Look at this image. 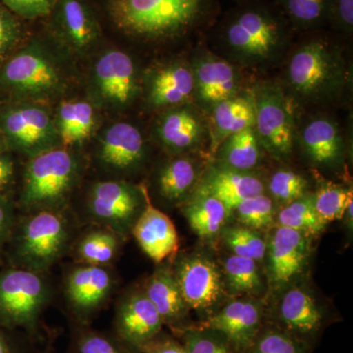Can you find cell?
I'll return each mask as SVG.
<instances>
[{"label":"cell","instance_id":"cell-43","mask_svg":"<svg viewBox=\"0 0 353 353\" xmlns=\"http://www.w3.org/2000/svg\"><path fill=\"white\" fill-rule=\"evenodd\" d=\"M329 25L343 36H352L353 0H332Z\"/></svg>","mask_w":353,"mask_h":353},{"label":"cell","instance_id":"cell-19","mask_svg":"<svg viewBox=\"0 0 353 353\" xmlns=\"http://www.w3.org/2000/svg\"><path fill=\"white\" fill-rule=\"evenodd\" d=\"M265 319L266 314L259 301L236 299L217 309L201 325L220 332L234 347L245 353Z\"/></svg>","mask_w":353,"mask_h":353},{"label":"cell","instance_id":"cell-16","mask_svg":"<svg viewBox=\"0 0 353 353\" xmlns=\"http://www.w3.org/2000/svg\"><path fill=\"white\" fill-rule=\"evenodd\" d=\"M163 327L161 316L143 289L129 290L116 304L113 333L136 352L141 353Z\"/></svg>","mask_w":353,"mask_h":353},{"label":"cell","instance_id":"cell-45","mask_svg":"<svg viewBox=\"0 0 353 353\" xmlns=\"http://www.w3.org/2000/svg\"><path fill=\"white\" fill-rule=\"evenodd\" d=\"M16 224L15 210L10 199L0 194V263L4 248L10 240Z\"/></svg>","mask_w":353,"mask_h":353},{"label":"cell","instance_id":"cell-14","mask_svg":"<svg viewBox=\"0 0 353 353\" xmlns=\"http://www.w3.org/2000/svg\"><path fill=\"white\" fill-rule=\"evenodd\" d=\"M265 321L273 323L312 347L326 327L327 314L310 290L301 285H290Z\"/></svg>","mask_w":353,"mask_h":353},{"label":"cell","instance_id":"cell-24","mask_svg":"<svg viewBox=\"0 0 353 353\" xmlns=\"http://www.w3.org/2000/svg\"><path fill=\"white\" fill-rule=\"evenodd\" d=\"M296 139L308 159L318 166H336L343 159V139L338 125L330 118L317 116L307 121L296 130Z\"/></svg>","mask_w":353,"mask_h":353},{"label":"cell","instance_id":"cell-8","mask_svg":"<svg viewBox=\"0 0 353 353\" xmlns=\"http://www.w3.org/2000/svg\"><path fill=\"white\" fill-rule=\"evenodd\" d=\"M145 187L126 181H102L90 188L87 213L99 227L111 230L120 236L132 234V227L145 206Z\"/></svg>","mask_w":353,"mask_h":353},{"label":"cell","instance_id":"cell-28","mask_svg":"<svg viewBox=\"0 0 353 353\" xmlns=\"http://www.w3.org/2000/svg\"><path fill=\"white\" fill-rule=\"evenodd\" d=\"M230 214L229 209L220 199L201 192H196L183 208V215L192 231L205 240L220 234Z\"/></svg>","mask_w":353,"mask_h":353},{"label":"cell","instance_id":"cell-30","mask_svg":"<svg viewBox=\"0 0 353 353\" xmlns=\"http://www.w3.org/2000/svg\"><path fill=\"white\" fill-rule=\"evenodd\" d=\"M199 180V169L194 160L176 157L160 168L157 188L160 196L169 203L185 201Z\"/></svg>","mask_w":353,"mask_h":353},{"label":"cell","instance_id":"cell-48","mask_svg":"<svg viewBox=\"0 0 353 353\" xmlns=\"http://www.w3.org/2000/svg\"><path fill=\"white\" fill-rule=\"evenodd\" d=\"M14 164L9 157L0 155V192L12 182Z\"/></svg>","mask_w":353,"mask_h":353},{"label":"cell","instance_id":"cell-11","mask_svg":"<svg viewBox=\"0 0 353 353\" xmlns=\"http://www.w3.org/2000/svg\"><path fill=\"white\" fill-rule=\"evenodd\" d=\"M116 279L108 266L78 263L64 279L67 305L78 326H88L108 303Z\"/></svg>","mask_w":353,"mask_h":353},{"label":"cell","instance_id":"cell-12","mask_svg":"<svg viewBox=\"0 0 353 353\" xmlns=\"http://www.w3.org/2000/svg\"><path fill=\"white\" fill-rule=\"evenodd\" d=\"M92 90L99 105L122 109L131 105L139 94L136 65L130 55L121 50H109L95 62Z\"/></svg>","mask_w":353,"mask_h":353},{"label":"cell","instance_id":"cell-26","mask_svg":"<svg viewBox=\"0 0 353 353\" xmlns=\"http://www.w3.org/2000/svg\"><path fill=\"white\" fill-rule=\"evenodd\" d=\"M196 192L220 199L228 209L248 197L265 194V185L259 176L248 172L234 170L221 165L208 172Z\"/></svg>","mask_w":353,"mask_h":353},{"label":"cell","instance_id":"cell-49","mask_svg":"<svg viewBox=\"0 0 353 353\" xmlns=\"http://www.w3.org/2000/svg\"><path fill=\"white\" fill-rule=\"evenodd\" d=\"M2 330L3 329L0 328V353H14L12 347Z\"/></svg>","mask_w":353,"mask_h":353},{"label":"cell","instance_id":"cell-38","mask_svg":"<svg viewBox=\"0 0 353 353\" xmlns=\"http://www.w3.org/2000/svg\"><path fill=\"white\" fill-rule=\"evenodd\" d=\"M188 353H243L216 330L192 325L176 336Z\"/></svg>","mask_w":353,"mask_h":353},{"label":"cell","instance_id":"cell-50","mask_svg":"<svg viewBox=\"0 0 353 353\" xmlns=\"http://www.w3.org/2000/svg\"><path fill=\"white\" fill-rule=\"evenodd\" d=\"M352 204L353 201L350 202V204H348L347 209H345V214H343V219H345V224H347V226L348 229L352 230Z\"/></svg>","mask_w":353,"mask_h":353},{"label":"cell","instance_id":"cell-44","mask_svg":"<svg viewBox=\"0 0 353 353\" xmlns=\"http://www.w3.org/2000/svg\"><path fill=\"white\" fill-rule=\"evenodd\" d=\"M3 2L21 17L36 19L52 13L57 0H3Z\"/></svg>","mask_w":353,"mask_h":353},{"label":"cell","instance_id":"cell-27","mask_svg":"<svg viewBox=\"0 0 353 353\" xmlns=\"http://www.w3.org/2000/svg\"><path fill=\"white\" fill-rule=\"evenodd\" d=\"M211 150L217 152L225 139L254 128L255 110L252 94H236L220 102L210 112Z\"/></svg>","mask_w":353,"mask_h":353},{"label":"cell","instance_id":"cell-4","mask_svg":"<svg viewBox=\"0 0 353 353\" xmlns=\"http://www.w3.org/2000/svg\"><path fill=\"white\" fill-rule=\"evenodd\" d=\"M81 172L75 153L62 146L30 158L23 179L21 206L27 214L64 211Z\"/></svg>","mask_w":353,"mask_h":353},{"label":"cell","instance_id":"cell-10","mask_svg":"<svg viewBox=\"0 0 353 353\" xmlns=\"http://www.w3.org/2000/svg\"><path fill=\"white\" fill-rule=\"evenodd\" d=\"M172 268L183 301L190 310L201 316L202 321L219 309L225 284L214 260L201 252L185 253L176 257Z\"/></svg>","mask_w":353,"mask_h":353},{"label":"cell","instance_id":"cell-32","mask_svg":"<svg viewBox=\"0 0 353 353\" xmlns=\"http://www.w3.org/2000/svg\"><path fill=\"white\" fill-rule=\"evenodd\" d=\"M122 238L105 228L90 230L77 241L76 259L79 263L108 266L119 252Z\"/></svg>","mask_w":353,"mask_h":353},{"label":"cell","instance_id":"cell-25","mask_svg":"<svg viewBox=\"0 0 353 353\" xmlns=\"http://www.w3.org/2000/svg\"><path fill=\"white\" fill-rule=\"evenodd\" d=\"M157 132L167 152L182 154L201 143L205 127L199 114L185 104L166 111L158 122Z\"/></svg>","mask_w":353,"mask_h":353},{"label":"cell","instance_id":"cell-18","mask_svg":"<svg viewBox=\"0 0 353 353\" xmlns=\"http://www.w3.org/2000/svg\"><path fill=\"white\" fill-rule=\"evenodd\" d=\"M145 143L138 128L130 123L111 125L102 134L97 158L102 168L125 175L138 170L145 160Z\"/></svg>","mask_w":353,"mask_h":353},{"label":"cell","instance_id":"cell-2","mask_svg":"<svg viewBox=\"0 0 353 353\" xmlns=\"http://www.w3.org/2000/svg\"><path fill=\"white\" fill-rule=\"evenodd\" d=\"M284 72L285 92L303 105L334 101L345 88L347 64L343 50L333 37L310 32L290 51Z\"/></svg>","mask_w":353,"mask_h":353},{"label":"cell","instance_id":"cell-37","mask_svg":"<svg viewBox=\"0 0 353 353\" xmlns=\"http://www.w3.org/2000/svg\"><path fill=\"white\" fill-rule=\"evenodd\" d=\"M220 236L232 254L254 260L257 263L264 259L266 240L257 230L243 225H233L223 228Z\"/></svg>","mask_w":353,"mask_h":353},{"label":"cell","instance_id":"cell-20","mask_svg":"<svg viewBox=\"0 0 353 353\" xmlns=\"http://www.w3.org/2000/svg\"><path fill=\"white\" fill-rule=\"evenodd\" d=\"M52 13L57 37L70 50L85 54L99 41V23L83 0H57Z\"/></svg>","mask_w":353,"mask_h":353},{"label":"cell","instance_id":"cell-31","mask_svg":"<svg viewBox=\"0 0 353 353\" xmlns=\"http://www.w3.org/2000/svg\"><path fill=\"white\" fill-rule=\"evenodd\" d=\"M332 0H277L294 32L320 31L329 25Z\"/></svg>","mask_w":353,"mask_h":353},{"label":"cell","instance_id":"cell-40","mask_svg":"<svg viewBox=\"0 0 353 353\" xmlns=\"http://www.w3.org/2000/svg\"><path fill=\"white\" fill-rule=\"evenodd\" d=\"M353 201L352 190L338 183L325 182L313 194L316 213L325 225L343 219L350 201Z\"/></svg>","mask_w":353,"mask_h":353},{"label":"cell","instance_id":"cell-6","mask_svg":"<svg viewBox=\"0 0 353 353\" xmlns=\"http://www.w3.org/2000/svg\"><path fill=\"white\" fill-rule=\"evenodd\" d=\"M43 274L17 267L0 272V328L38 334L41 314L51 299Z\"/></svg>","mask_w":353,"mask_h":353},{"label":"cell","instance_id":"cell-5","mask_svg":"<svg viewBox=\"0 0 353 353\" xmlns=\"http://www.w3.org/2000/svg\"><path fill=\"white\" fill-rule=\"evenodd\" d=\"M72 236L65 210L29 213L15 224L9 240L14 267L46 273L68 252Z\"/></svg>","mask_w":353,"mask_h":353},{"label":"cell","instance_id":"cell-29","mask_svg":"<svg viewBox=\"0 0 353 353\" xmlns=\"http://www.w3.org/2000/svg\"><path fill=\"white\" fill-rule=\"evenodd\" d=\"M54 121L63 148L82 145L94 129V108L85 101L62 102Z\"/></svg>","mask_w":353,"mask_h":353},{"label":"cell","instance_id":"cell-36","mask_svg":"<svg viewBox=\"0 0 353 353\" xmlns=\"http://www.w3.org/2000/svg\"><path fill=\"white\" fill-rule=\"evenodd\" d=\"M311 347L277 325L265 321L245 353H310Z\"/></svg>","mask_w":353,"mask_h":353},{"label":"cell","instance_id":"cell-13","mask_svg":"<svg viewBox=\"0 0 353 353\" xmlns=\"http://www.w3.org/2000/svg\"><path fill=\"white\" fill-rule=\"evenodd\" d=\"M2 127L13 145L30 158L62 146L54 117L39 104L9 109L2 117Z\"/></svg>","mask_w":353,"mask_h":353},{"label":"cell","instance_id":"cell-51","mask_svg":"<svg viewBox=\"0 0 353 353\" xmlns=\"http://www.w3.org/2000/svg\"><path fill=\"white\" fill-rule=\"evenodd\" d=\"M41 353H51V352H50V347H48V348H46V350H44V352H41Z\"/></svg>","mask_w":353,"mask_h":353},{"label":"cell","instance_id":"cell-17","mask_svg":"<svg viewBox=\"0 0 353 353\" xmlns=\"http://www.w3.org/2000/svg\"><path fill=\"white\" fill-rule=\"evenodd\" d=\"M199 52L190 64L194 74V97L199 108L210 113L220 102L239 94L241 74L229 60L210 51Z\"/></svg>","mask_w":353,"mask_h":353},{"label":"cell","instance_id":"cell-23","mask_svg":"<svg viewBox=\"0 0 353 353\" xmlns=\"http://www.w3.org/2000/svg\"><path fill=\"white\" fill-rule=\"evenodd\" d=\"M194 81L190 64L174 61L153 71L148 78V101L152 108L185 105L194 97Z\"/></svg>","mask_w":353,"mask_h":353},{"label":"cell","instance_id":"cell-3","mask_svg":"<svg viewBox=\"0 0 353 353\" xmlns=\"http://www.w3.org/2000/svg\"><path fill=\"white\" fill-rule=\"evenodd\" d=\"M213 0H110L118 29L134 39L166 41L183 38L208 24Z\"/></svg>","mask_w":353,"mask_h":353},{"label":"cell","instance_id":"cell-21","mask_svg":"<svg viewBox=\"0 0 353 353\" xmlns=\"http://www.w3.org/2000/svg\"><path fill=\"white\" fill-rule=\"evenodd\" d=\"M143 252L155 263H163L178 252L179 236L170 218L152 205L148 192L145 206L132 230Z\"/></svg>","mask_w":353,"mask_h":353},{"label":"cell","instance_id":"cell-7","mask_svg":"<svg viewBox=\"0 0 353 353\" xmlns=\"http://www.w3.org/2000/svg\"><path fill=\"white\" fill-rule=\"evenodd\" d=\"M252 94L260 145L276 159H287L294 150L296 132L292 101L284 88L273 83H259Z\"/></svg>","mask_w":353,"mask_h":353},{"label":"cell","instance_id":"cell-42","mask_svg":"<svg viewBox=\"0 0 353 353\" xmlns=\"http://www.w3.org/2000/svg\"><path fill=\"white\" fill-rule=\"evenodd\" d=\"M268 190L274 201L285 205L307 194V181L296 172L281 169L271 176Z\"/></svg>","mask_w":353,"mask_h":353},{"label":"cell","instance_id":"cell-35","mask_svg":"<svg viewBox=\"0 0 353 353\" xmlns=\"http://www.w3.org/2000/svg\"><path fill=\"white\" fill-rule=\"evenodd\" d=\"M276 219L278 226L296 230L308 236H317L326 228L316 213L313 194L309 192L283 206Z\"/></svg>","mask_w":353,"mask_h":353},{"label":"cell","instance_id":"cell-15","mask_svg":"<svg viewBox=\"0 0 353 353\" xmlns=\"http://www.w3.org/2000/svg\"><path fill=\"white\" fill-rule=\"evenodd\" d=\"M267 274L269 282L276 290H283L294 284L303 274L310 255L307 234L278 226L266 240Z\"/></svg>","mask_w":353,"mask_h":353},{"label":"cell","instance_id":"cell-33","mask_svg":"<svg viewBox=\"0 0 353 353\" xmlns=\"http://www.w3.org/2000/svg\"><path fill=\"white\" fill-rule=\"evenodd\" d=\"M260 148L254 128H248L225 139L216 152L223 166L248 172L259 164L261 157Z\"/></svg>","mask_w":353,"mask_h":353},{"label":"cell","instance_id":"cell-47","mask_svg":"<svg viewBox=\"0 0 353 353\" xmlns=\"http://www.w3.org/2000/svg\"><path fill=\"white\" fill-rule=\"evenodd\" d=\"M17 36V25L10 17L0 12V53L10 48Z\"/></svg>","mask_w":353,"mask_h":353},{"label":"cell","instance_id":"cell-52","mask_svg":"<svg viewBox=\"0 0 353 353\" xmlns=\"http://www.w3.org/2000/svg\"><path fill=\"white\" fill-rule=\"evenodd\" d=\"M240 1H245V0H240Z\"/></svg>","mask_w":353,"mask_h":353},{"label":"cell","instance_id":"cell-22","mask_svg":"<svg viewBox=\"0 0 353 353\" xmlns=\"http://www.w3.org/2000/svg\"><path fill=\"white\" fill-rule=\"evenodd\" d=\"M143 290L161 316L164 326L168 327L174 336L194 325L189 321L190 310L183 301L171 266L160 263L146 281Z\"/></svg>","mask_w":353,"mask_h":353},{"label":"cell","instance_id":"cell-39","mask_svg":"<svg viewBox=\"0 0 353 353\" xmlns=\"http://www.w3.org/2000/svg\"><path fill=\"white\" fill-rule=\"evenodd\" d=\"M72 353H139L113 333L77 325L72 338Z\"/></svg>","mask_w":353,"mask_h":353},{"label":"cell","instance_id":"cell-9","mask_svg":"<svg viewBox=\"0 0 353 353\" xmlns=\"http://www.w3.org/2000/svg\"><path fill=\"white\" fill-rule=\"evenodd\" d=\"M4 82L14 92L34 101L50 99L65 88L63 70L41 44L21 50L3 70Z\"/></svg>","mask_w":353,"mask_h":353},{"label":"cell","instance_id":"cell-34","mask_svg":"<svg viewBox=\"0 0 353 353\" xmlns=\"http://www.w3.org/2000/svg\"><path fill=\"white\" fill-rule=\"evenodd\" d=\"M225 289L233 296H259L263 281L259 263L254 260L231 254L225 260Z\"/></svg>","mask_w":353,"mask_h":353},{"label":"cell","instance_id":"cell-41","mask_svg":"<svg viewBox=\"0 0 353 353\" xmlns=\"http://www.w3.org/2000/svg\"><path fill=\"white\" fill-rule=\"evenodd\" d=\"M230 212L234 213L243 226L259 231L271 226L275 220L276 208L273 199L262 194L236 202Z\"/></svg>","mask_w":353,"mask_h":353},{"label":"cell","instance_id":"cell-1","mask_svg":"<svg viewBox=\"0 0 353 353\" xmlns=\"http://www.w3.org/2000/svg\"><path fill=\"white\" fill-rule=\"evenodd\" d=\"M216 32L230 60L254 69L282 59L294 34L276 4L260 0L241 1L223 17Z\"/></svg>","mask_w":353,"mask_h":353},{"label":"cell","instance_id":"cell-46","mask_svg":"<svg viewBox=\"0 0 353 353\" xmlns=\"http://www.w3.org/2000/svg\"><path fill=\"white\" fill-rule=\"evenodd\" d=\"M141 353H188L182 343L173 334L165 331L141 348Z\"/></svg>","mask_w":353,"mask_h":353}]
</instances>
